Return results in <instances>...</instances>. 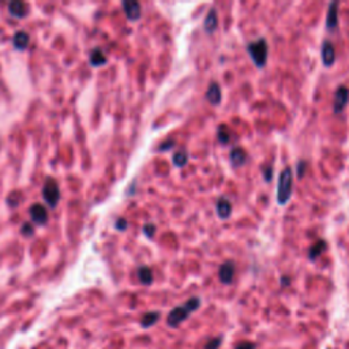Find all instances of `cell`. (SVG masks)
<instances>
[{"instance_id": "obj_1", "label": "cell", "mask_w": 349, "mask_h": 349, "mask_svg": "<svg viewBox=\"0 0 349 349\" xmlns=\"http://www.w3.org/2000/svg\"><path fill=\"white\" fill-rule=\"evenodd\" d=\"M199 306H201V300H199V298H193V299L188 300L186 304L174 307L173 310L169 312V315H168L167 319L168 325L171 326V327H178L180 323L184 322V321L190 317V314L193 311L198 310Z\"/></svg>"}, {"instance_id": "obj_2", "label": "cell", "mask_w": 349, "mask_h": 349, "mask_svg": "<svg viewBox=\"0 0 349 349\" xmlns=\"http://www.w3.org/2000/svg\"><path fill=\"white\" fill-rule=\"evenodd\" d=\"M292 186H293V174L289 167L285 168L278 178V188H277V202L280 205H285L289 202L292 195Z\"/></svg>"}, {"instance_id": "obj_3", "label": "cell", "mask_w": 349, "mask_h": 349, "mask_svg": "<svg viewBox=\"0 0 349 349\" xmlns=\"http://www.w3.org/2000/svg\"><path fill=\"white\" fill-rule=\"evenodd\" d=\"M268 43L265 39H259L258 41H252L247 45V52H249L250 58L254 62L256 67L264 68L266 62H268Z\"/></svg>"}, {"instance_id": "obj_4", "label": "cell", "mask_w": 349, "mask_h": 349, "mask_svg": "<svg viewBox=\"0 0 349 349\" xmlns=\"http://www.w3.org/2000/svg\"><path fill=\"white\" fill-rule=\"evenodd\" d=\"M43 198L50 207H55L58 205L59 199H60V190H59L58 183L52 180V179H48L45 186H44Z\"/></svg>"}, {"instance_id": "obj_5", "label": "cell", "mask_w": 349, "mask_h": 349, "mask_svg": "<svg viewBox=\"0 0 349 349\" xmlns=\"http://www.w3.org/2000/svg\"><path fill=\"white\" fill-rule=\"evenodd\" d=\"M349 101V89L346 86H338L336 93H334L333 100V112L334 113H341L344 108L346 107Z\"/></svg>"}, {"instance_id": "obj_6", "label": "cell", "mask_w": 349, "mask_h": 349, "mask_svg": "<svg viewBox=\"0 0 349 349\" xmlns=\"http://www.w3.org/2000/svg\"><path fill=\"white\" fill-rule=\"evenodd\" d=\"M233 275H235V264L232 260H226L220 266V272H218L220 281L222 284H231L233 281Z\"/></svg>"}, {"instance_id": "obj_7", "label": "cell", "mask_w": 349, "mask_h": 349, "mask_svg": "<svg viewBox=\"0 0 349 349\" xmlns=\"http://www.w3.org/2000/svg\"><path fill=\"white\" fill-rule=\"evenodd\" d=\"M123 10H125L126 15L130 21H138L141 18V4L134 0H127L123 2Z\"/></svg>"}, {"instance_id": "obj_8", "label": "cell", "mask_w": 349, "mask_h": 349, "mask_svg": "<svg viewBox=\"0 0 349 349\" xmlns=\"http://www.w3.org/2000/svg\"><path fill=\"white\" fill-rule=\"evenodd\" d=\"M29 213H30L31 221H34L36 224L43 225V224H45V222H47L48 212L43 205H39V203H36V205L31 206L30 212H29Z\"/></svg>"}, {"instance_id": "obj_9", "label": "cell", "mask_w": 349, "mask_h": 349, "mask_svg": "<svg viewBox=\"0 0 349 349\" xmlns=\"http://www.w3.org/2000/svg\"><path fill=\"white\" fill-rule=\"evenodd\" d=\"M221 88L218 85L217 82H212L207 88V92H206V98L209 101L212 105H218L221 102Z\"/></svg>"}, {"instance_id": "obj_10", "label": "cell", "mask_w": 349, "mask_h": 349, "mask_svg": "<svg viewBox=\"0 0 349 349\" xmlns=\"http://www.w3.org/2000/svg\"><path fill=\"white\" fill-rule=\"evenodd\" d=\"M322 62L326 67L333 66L336 62V50L330 41H325L322 45Z\"/></svg>"}, {"instance_id": "obj_11", "label": "cell", "mask_w": 349, "mask_h": 349, "mask_svg": "<svg viewBox=\"0 0 349 349\" xmlns=\"http://www.w3.org/2000/svg\"><path fill=\"white\" fill-rule=\"evenodd\" d=\"M338 24V3L333 2L330 3L329 11H327V18H326V27L327 29H334Z\"/></svg>"}, {"instance_id": "obj_12", "label": "cell", "mask_w": 349, "mask_h": 349, "mask_svg": "<svg viewBox=\"0 0 349 349\" xmlns=\"http://www.w3.org/2000/svg\"><path fill=\"white\" fill-rule=\"evenodd\" d=\"M217 214L218 217L222 218V220H226V218L231 217V214H232V203H231L226 198L218 199Z\"/></svg>"}, {"instance_id": "obj_13", "label": "cell", "mask_w": 349, "mask_h": 349, "mask_svg": "<svg viewBox=\"0 0 349 349\" xmlns=\"http://www.w3.org/2000/svg\"><path fill=\"white\" fill-rule=\"evenodd\" d=\"M8 12L11 14L12 16H16V18H22L27 14V7L24 2H20V0H15V2H11L8 4Z\"/></svg>"}, {"instance_id": "obj_14", "label": "cell", "mask_w": 349, "mask_h": 349, "mask_svg": "<svg viewBox=\"0 0 349 349\" xmlns=\"http://www.w3.org/2000/svg\"><path fill=\"white\" fill-rule=\"evenodd\" d=\"M217 26H218L217 10H216V8H212L209 11V14H207V16H206L203 27H205L206 33H213V31L217 29Z\"/></svg>"}, {"instance_id": "obj_15", "label": "cell", "mask_w": 349, "mask_h": 349, "mask_svg": "<svg viewBox=\"0 0 349 349\" xmlns=\"http://www.w3.org/2000/svg\"><path fill=\"white\" fill-rule=\"evenodd\" d=\"M246 159H247V154H246L245 149L241 148L232 149L231 154H229V160H231L233 167H241L246 163Z\"/></svg>"}, {"instance_id": "obj_16", "label": "cell", "mask_w": 349, "mask_h": 349, "mask_svg": "<svg viewBox=\"0 0 349 349\" xmlns=\"http://www.w3.org/2000/svg\"><path fill=\"white\" fill-rule=\"evenodd\" d=\"M29 34L26 31H16L14 34V39H12V43H14V47L18 48V49H25L29 44Z\"/></svg>"}, {"instance_id": "obj_17", "label": "cell", "mask_w": 349, "mask_h": 349, "mask_svg": "<svg viewBox=\"0 0 349 349\" xmlns=\"http://www.w3.org/2000/svg\"><path fill=\"white\" fill-rule=\"evenodd\" d=\"M326 249H327V243L325 240H318L314 246H311L310 251H308V258L311 260H315Z\"/></svg>"}, {"instance_id": "obj_18", "label": "cell", "mask_w": 349, "mask_h": 349, "mask_svg": "<svg viewBox=\"0 0 349 349\" xmlns=\"http://www.w3.org/2000/svg\"><path fill=\"white\" fill-rule=\"evenodd\" d=\"M138 278L142 284L145 285H150L153 283V273H151V269L148 266H141L138 269Z\"/></svg>"}, {"instance_id": "obj_19", "label": "cell", "mask_w": 349, "mask_h": 349, "mask_svg": "<svg viewBox=\"0 0 349 349\" xmlns=\"http://www.w3.org/2000/svg\"><path fill=\"white\" fill-rule=\"evenodd\" d=\"M90 63L93 64V66H102V64H105L107 63V58H105L104 52L101 49H94L93 52H92V55H90Z\"/></svg>"}, {"instance_id": "obj_20", "label": "cell", "mask_w": 349, "mask_h": 349, "mask_svg": "<svg viewBox=\"0 0 349 349\" xmlns=\"http://www.w3.org/2000/svg\"><path fill=\"white\" fill-rule=\"evenodd\" d=\"M172 161H173L174 167L183 168L187 163H188V154H187L186 151H176L173 154Z\"/></svg>"}, {"instance_id": "obj_21", "label": "cell", "mask_w": 349, "mask_h": 349, "mask_svg": "<svg viewBox=\"0 0 349 349\" xmlns=\"http://www.w3.org/2000/svg\"><path fill=\"white\" fill-rule=\"evenodd\" d=\"M159 319H160L159 312H148V314L144 315V318L141 321V325H142V327H150V326L154 325Z\"/></svg>"}, {"instance_id": "obj_22", "label": "cell", "mask_w": 349, "mask_h": 349, "mask_svg": "<svg viewBox=\"0 0 349 349\" xmlns=\"http://www.w3.org/2000/svg\"><path fill=\"white\" fill-rule=\"evenodd\" d=\"M217 138L221 144H228L229 139H231V131H229L228 126H225V125L218 126Z\"/></svg>"}, {"instance_id": "obj_23", "label": "cell", "mask_w": 349, "mask_h": 349, "mask_svg": "<svg viewBox=\"0 0 349 349\" xmlns=\"http://www.w3.org/2000/svg\"><path fill=\"white\" fill-rule=\"evenodd\" d=\"M262 172H264V180L265 182H272L273 179V167L272 165H265L264 169H262Z\"/></svg>"}, {"instance_id": "obj_24", "label": "cell", "mask_w": 349, "mask_h": 349, "mask_svg": "<svg viewBox=\"0 0 349 349\" xmlns=\"http://www.w3.org/2000/svg\"><path fill=\"white\" fill-rule=\"evenodd\" d=\"M144 233L148 237H153L155 233V225L154 224H145L144 225Z\"/></svg>"}, {"instance_id": "obj_25", "label": "cell", "mask_w": 349, "mask_h": 349, "mask_svg": "<svg viewBox=\"0 0 349 349\" xmlns=\"http://www.w3.org/2000/svg\"><path fill=\"white\" fill-rule=\"evenodd\" d=\"M221 341H222L221 337L214 338V340H210V341L206 344L205 349H218V346L221 345Z\"/></svg>"}, {"instance_id": "obj_26", "label": "cell", "mask_w": 349, "mask_h": 349, "mask_svg": "<svg viewBox=\"0 0 349 349\" xmlns=\"http://www.w3.org/2000/svg\"><path fill=\"white\" fill-rule=\"evenodd\" d=\"M307 163L306 161H300L299 164H298V178L302 179L304 174H306V171H307Z\"/></svg>"}, {"instance_id": "obj_27", "label": "cell", "mask_w": 349, "mask_h": 349, "mask_svg": "<svg viewBox=\"0 0 349 349\" xmlns=\"http://www.w3.org/2000/svg\"><path fill=\"white\" fill-rule=\"evenodd\" d=\"M21 232L24 233V235H26V236H30V235L34 233V231H33V226H31L29 222H25V224L22 225V228H21Z\"/></svg>"}, {"instance_id": "obj_28", "label": "cell", "mask_w": 349, "mask_h": 349, "mask_svg": "<svg viewBox=\"0 0 349 349\" xmlns=\"http://www.w3.org/2000/svg\"><path fill=\"white\" fill-rule=\"evenodd\" d=\"M174 146V141H165L163 145H160L159 150L160 151H165V150H169V149H172Z\"/></svg>"}, {"instance_id": "obj_29", "label": "cell", "mask_w": 349, "mask_h": 349, "mask_svg": "<svg viewBox=\"0 0 349 349\" xmlns=\"http://www.w3.org/2000/svg\"><path fill=\"white\" fill-rule=\"evenodd\" d=\"M235 349H255V344L252 342H239Z\"/></svg>"}, {"instance_id": "obj_30", "label": "cell", "mask_w": 349, "mask_h": 349, "mask_svg": "<svg viewBox=\"0 0 349 349\" xmlns=\"http://www.w3.org/2000/svg\"><path fill=\"white\" fill-rule=\"evenodd\" d=\"M116 228L119 229V231H125V229L127 228V221H126L125 218H119V220H117Z\"/></svg>"}, {"instance_id": "obj_31", "label": "cell", "mask_w": 349, "mask_h": 349, "mask_svg": "<svg viewBox=\"0 0 349 349\" xmlns=\"http://www.w3.org/2000/svg\"><path fill=\"white\" fill-rule=\"evenodd\" d=\"M289 283H291V280L288 278V277H283V285H284V287L289 285Z\"/></svg>"}]
</instances>
